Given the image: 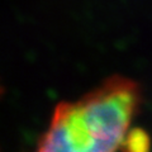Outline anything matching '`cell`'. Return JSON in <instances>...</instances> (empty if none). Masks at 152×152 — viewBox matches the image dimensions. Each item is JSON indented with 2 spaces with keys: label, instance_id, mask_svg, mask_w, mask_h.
I'll list each match as a JSON object with an SVG mask.
<instances>
[{
  "label": "cell",
  "instance_id": "1",
  "mask_svg": "<svg viewBox=\"0 0 152 152\" xmlns=\"http://www.w3.org/2000/svg\"><path fill=\"white\" fill-rule=\"evenodd\" d=\"M140 102L138 86L121 76L109 79L79 100L60 103L41 137L43 152H112L145 148L141 132L132 133Z\"/></svg>",
  "mask_w": 152,
  "mask_h": 152
},
{
  "label": "cell",
  "instance_id": "2",
  "mask_svg": "<svg viewBox=\"0 0 152 152\" xmlns=\"http://www.w3.org/2000/svg\"><path fill=\"white\" fill-rule=\"evenodd\" d=\"M3 93V88H1V85H0V94Z\"/></svg>",
  "mask_w": 152,
  "mask_h": 152
}]
</instances>
